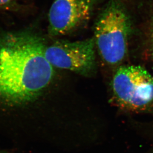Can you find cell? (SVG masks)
<instances>
[{
	"instance_id": "7a4b0ae2",
	"label": "cell",
	"mask_w": 153,
	"mask_h": 153,
	"mask_svg": "<svg viewBox=\"0 0 153 153\" xmlns=\"http://www.w3.org/2000/svg\"><path fill=\"white\" fill-rule=\"evenodd\" d=\"M94 23L96 48L107 65L117 66L124 61L133 31L131 13L124 0H105Z\"/></svg>"
},
{
	"instance_id": "3957f363",
	"label": "cell",
	"mask_w": 153,
	"mask_h": 153,
	"mask_svg": "<svg viewBox=\"0 0 153 153\" xmlns=\"http://www.w3.org/2000/svg\"><path fill=\"white\" fill-rule=\"evenodd\" d=\"M111 88L113 101L123 110L143 111L153 106V76L142 67H119Z\"/></svg>"
},
{
	"instance_id": "52a82bcc",
	"label": "cell",
	"mask_w": 153,
	"mask_h": 153,
	"mask_svg": "<svg viewBox=\"0 0 153 153\" xmlns=\"http://www.w3.org/2000/svg\"><path fill=\"white\" fill-rule=\"evenodd\" d=\"M149 23L150 32L153 36V0H151L149 10Z\"/></svg>"
},
{
	"instance_id": "8992f818",
	"label": "cell",
	"mask_w": 153,
	"mask_h": 153,
	"mask_svg": "<svg viewBox=\"0 0 153 153\" xmlns=\"http://www.w3.org/2000/svg\"><path fill=\"white\" fill-rule=\"evenodd\" d=\"M22 9L20 5L16 0H0L1 10L16 12Z\"/></svg>"
},
{
	"instance_id": "5b68a950",
	"label": "cell",
	"mask_w": 153,
	"mask_h": 153,
	"mask_svg": "<svg viewBox=\"0 0 153 153\" xmlns=\"http://www.w3.org/2000/svg\"><path fill=\"white\" fill-rule=\"evenodd\" d=\"M105 0H53L48 13V34L68 35L84 26Z\"/></svg>"
},
{
	"instance_id": "277c9868",
	"label": "cell",
	"mask_w": 153,
	"mask_h": 153,
	"mask_svg": "<svg viewBox=\"0 0 153 153\" xmlns=\"http://www.w3.org/2000/svg\"><path fill=\"white\" fill-rule=\"evenodd\" d=\"M95 48L93 38L75 41L58 40L47 45L45 54L53 67L90 76L96 69Z\"/></svg>"
},
{
	"instance_id": "6da1fadb",
	"label": "cell",
	"mask_w": 153,
	"mask_h": 153,
	"mask_svg": "<svg viewBox=\"0 0 153 153\" xmlns=\"http://www.w3.org/2000/svg\"><path fill=\"white\" fill-rule=\"evenodd\" d=\"M46 46L32 28L0 33V103L27 104L51 83L54 71L45 56Z\"/></svg>"
},
{
	"instance_id": "ba28073f",
	"label": "cell",
	"mask_w": 153,
	"mask_h": 153,
	"mask_svg": "<svg viewBox=\"0 0 153 153\" xmlns=\"http://www.w3.org/2000/svg\"><path fill=\"white\" fill-rule=\"evenodd\" d=\"M16 1H17V0H16Z\"/></svg>"
}]
</instances>
